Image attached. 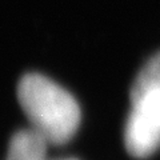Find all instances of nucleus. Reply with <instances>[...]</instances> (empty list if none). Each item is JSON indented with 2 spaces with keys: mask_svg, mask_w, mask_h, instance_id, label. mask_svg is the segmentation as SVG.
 I'll list each match as a JSON object with an SVG mask.
<instances>
[{
  "mask_svg": "<svg viewBox=\"0 0 160 160\" xmlns=\"http://www.w3.org/2000/svg\"><path fill=\"white\" fill-rule=\"evenodd\" d=\"M18 99L31 128L48 144L60 146L76 133L82 119L76 99L49 78L40 73L23 76Z\"/></svg>",
  "mask_w": 160,
  "mask_h": 160,
  "instance_id": "nucleus-1",
  "label": "nucleus"
},
{
  "mask_svg": "<svg viewBox=\"0 0 160 160\" xmlns=\"http://www.w3.org/2000/svg\"><path fill=\"white\" fill-rule=\"evenodd\" d=\"M129 99L124 144L133 158L146 159L160 148V87L131 91Z\"/></svg>",
  "mask_w": 160,
  "mask_h": 160,
  "instance_id": "nucleus-2",
  "label": "nucleus"
},
{
  "mask_svg": "<svg viewBox=\"0 0 160 160\" xmlns=\"http://www.w3.org/2000/svg\"><path fill=\"white\" fill-rule=\"evenodd\" d=\"M48 142L35 129H22L9 142L6 160H46Z\"/></svg>",
  "mask_w": 160,
  "mask_h": 160,
  "instance_id": "nucleus-3",
  "label": "nucleus"
},
{
  "mask_svg": "<svg viewBox=\"0 0 160 160\" xmlns=\"http://www.w3.org/2000/svg\"><path fill=\"white\" fill-rule=\"evenodd\" d=\"M158 87H160V52L152 56L139 71L132 83L131 91H142Z\"/></svg>",
  "mask_w": 160,
  "mask_h": 160,
  "instance_id": "nucleus-4",
  "label": "nucleus"
},
{
  "mask_svg": "<svg viewBox=\"0 0 160 160\" xmlns=\"http://www.w3.org/2000/svg\"><path fill=\"white\" fill-rule=\"evenodd\" d=\"M62 160H76V159H62Z\"/></svg>",
  "mask_w": 160,
  "mask_h": 160,
  "instance_id": "nucleus-5",
  "label": "nucleus"
}]
</instances>
